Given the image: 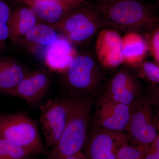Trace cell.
I'll use <instances>...</instances> for the list:
<instances>
[{
    "label": "cell",
    "mask_w": 159,
    "mask_h": 159,
    "mask_svg": "<svg viewBox=\"0 0 159 159\" xmlns=\"http://www.w3.org/2000/svg\"><path fill=\"white\" fill-rule=\"evenodd\" d=\"M93 5L102 15L106 28L144 34L159 25V15L139 0H116Z\"/></svg>",
    "instance_id": "6da1fadb"
},
{
    "label": "cell",
    "mask_w": 159,
    "mask_h": 159,
    "mask_svg": "<svg viewBox=\"0 0 159 159\" xmlns=\"http://www.w3.org/2000/svg\"><path fill=\"white\" fill-rule=\"evenodd\" d=\"M93 109V97L73 98L65 128L57 144L50 150L48 159H61L82 151L86 141Z\"/></svg>",
    "instance_id": "7a4b0ae2"
},
{
    "label": "cell",
    "mask_w": 159,
    "mask_h": 159,
    "mask_svg": "<svg viewBox=\"0 0 159 159\" xmlns=\"http://www.w3.org/2000/svg\"><path fill=\"white\" fill-rule=\"evenodd\" d=\"M102 69L93 54L78 53L61 74L64 89L72 98L93 97L102 84Z\"/></svg>",
    "instance_id": "3957f363"
},
{
    "label": "cell",
    "mask_w": 159,
    "mask_h": 159,
    "mask_svg": "<svg viewBox=\"0 0 159 159\" xmlns=\"http://www.w3.org/2000/svg\"><path fill=\"white\" fill-rule=\"evenodd\" d=\"M150 93H142L132 105V111L126 134L128 143L134 146L150 147L158 134L157 124L159 118L157 106L159 100L152 88Z\"/></svg>",
    "instance_id": "277c9868"
},
{
    "label": "cell",
    "mask_w": 159,
    "mask_h": 159,
    "mask_svg": "<svg viewBox=\"0 0 159 159\" xmlns=\"http://www.w3.org/2000/svg\"><path fill=\"white\" fill-rule=\"evenodd\" d=\"M0 137L27 149L33 155L47 154L37 122L25 111L0 114Z\"/></svg>",
    "instance_id": "5b68a950"
},
{
    "label": "cell",
    "mask_w": 159,
    "mask_h": 159,
    "mask_svg": "<svg viewBox=\"0 0 159 159\" xmlns=\"http://www.w3.org/2000/svg\"><path fill=\"white\" fill-rule=\"evenodd\" d=\"M53 28L74 45L87 42L106 28L102 15L90 2L74 9Z\"/></svg>",
    "instance_id": "8992f818"
},
{
    "label": "cell",
    "mask_w": 159,
    "mask_h": 159,
    "mask_svg": "<svg viewBox=\"0 0 159 159\" xmlns=\"http://www.w3.org/2000/svg\"><path fill=\"white\" fill-rule=\"evenodd\" d=\"M73 98L50 99L39 106V125L46 146L51 150L57 144L70 113Z\"/></svg>",
    "instance_id": "52a82bcc"
},
{
    "label": "cell",
    "mask_w": 159,
    "mask_h": 159,
    "mask_svg": "<svg viewBox=\"0 0 159 159\" xmlns=\"http://www.w3.org/2000/svg\"><path fill=\"white\" fill-rule=\"evenodd\" d=\"M132 105L122 104L101 96L92 113L91 125L106 130L125 132L130 122Z\"/></svg>",
    "instance_id": "ba28073f"
},
{
    "label": "cell",
    "mask_w": 159,
    "mask_h": 159,
    "mask_svg": "<svg viewBox=\"0 0 159 159\" xmlns=\"http://www.w3.org/2000/svg\"><path fill=\"white\" fill-rule=\"evenodd\" d=\"M128 142L126 134L92 126L82 151L86 159H118V151Z\"/></svg>",
    "instance_id": "9c48e42d"
},
{
    "label": "cell",
    "mask_w": 159,
    "mask_h": 159,
    "mask_svg": "<svg viewBox=\"0 0 159 159\" xmlns=\"http://www.w3.org/2000/svg\"><path fill=\"white\" fill-rule=\"evenodd\" d=\"M134 70L128 67L117 71L105 84L101 96L127 105H132L139 97L142 88Z\"/></svg>",
    "instance_id": "30bf717a"
},
{
    "label": "cell",
    "mask_w": 159,
    "mask_h": 159,
    "mask_svg": "<svg viewBox=\"0 0 159 159\" xmlns=\"http://www.w3.org/2000/svg\"><path fill=\"white\" fill-rule=\"evenodd\" d=\"M122 37L115 29L105 28L96 36L95 56L103 69L114 70L123 64Z\"/></svg>",
    "instance_id": "8fae6325"
},
{
    "label": "cell",
    "mask_w": 159,
    "mask_h": 159,
    "mask_svg": "<svg viewBox=\"0 0 159 159\" xmlns=\"http://www.w3.org/2000/svg\"><path fill=\"white\" fill-rule=\"evenodd\" d=\"M51 82V74L49 70L40 69L30 71L11 96L18 97L29 104H35L45 96Z\"/></svg>",
    "instance_id": "7c38bea8"
},
{
    "label": "cell",
    "mask_w": 159,
    "mask_h": 159,
    "mask_svg": "<svg viewBox=\"0 0 159 159\" xmlns=\"http://www.w3.org/2000/svg\"><path fill=\"white\" fill-rule=\"evenodd\" d=\"M74 45L63 36L47 48L44 59L49 70L63 73L78 54Z\"/></svg>",
    "instance_id": "4fadbf2b"
},
{
    "label": "cell",
    "mask_w": 159,
    "mask_h": 159,
    "mask_svg": "<svg viewBox=\"0 0 159 159\" xmlns=\"http://www.w3.org/2000/svg\"><path fill=\"white\" fill-rule=\"evenodd\" d=\"M39 22L30 7L21 5L10 15L9 39L14 43L20 44L26 34Z\"/></svg>",
    "instance_id": "5bb4252c"
},
{
    "label": "cell",
    "mask_w": 159,
    "mask_h": 159,
    "mask_svg": "<svg viewBox=\"0 0 159 159\" xmlns=\"http://www.w3.org/2000/svg\"><path fill=\"white\" fill-rule=\"evenodd\" d=\"M122 41L123 64L135 68L145 60L149 51L144 35L133 31L126 32Z\"/></svg>",
    "instance_id": "9a60e30c"
},
{
    "label": "cell",
    "mask_w": 159,
    "mask_h": 159,
    "mask_svg": "<svg viewBox=\"0 0 159 159\" xmlns=\"http://www.w3.org/2000/svg\"><path fill=\"white\" fill-rule=\"evenodd\" d=\"M26 6L31 8L40 22L52 27L77 9L69 5L51 1H41Z\"/></svg>",
    "instance_id": "2e32d148"
},
{
    "label": "cell",
    "mask_w": 159,
    "mask_h": 159,
    "mask_svg": "<svg viewBox=\"0 0 159 159\" xmlns=\"http://www.w3.org/2000/svg\"><path fill=\"white\" fill-rule=\"evenodd\" d=\"M29 70L10 58H0V91L11 95Z\"/></svg>",
    "instance_id": "e0dca14e"
},
{
    "label": "cell",
    "mask_w": 159,
    "mask_h": 159,
    "mask_svg": "<svg viewBox=\"0 0 159 159\" xmlns=\"http://www.w3.org/2000/svg\"><path fill=\"white\" fill-rule=\"evenodd\" d=\"M59 37L53 27L39 22L26 34L20 44L28 51L33 53L40 48H47Z\"/></svg>",
    "instance_id": "ac0fdd59"
},
{
    "label": "cell",
    "mask_w": 159,
    "mask_h": 159,
    "mask_svg": "<svg viewBox=\"0 0 159 159\" xmlns=\"http://www.w3.org/2000/svg\"><path fill=\"white\" fill-rule=\"evenodd\" d=\"M32 156L27 149L0 137V159H26Z\"/></svg>",
    "instance_id": "d6986e66"
},
{
    "label": "cell",
    "mask_w": 159,
    "mask_h": 159,
    "mask_svg": "<svg viewBox=\"0 0 159 159\" xmlns=\"http://www.w3.org/2000/svg\"><path fill=\"white\" fill-rule=\"evenodd\" d=\"M135 68L139 77L151 83L152 85H159L158 64L145 60Z\"/></svg>",
    "instance_id": "ffe728a7"
},
{
    "label": "cell",
    "mask_w": 159,
    "mask_h": 159,
    "mask_svg": "<svg viewBox=\"0 0 159 159\" xmlns=\"http://www.w3.org/2000/svg\"><path fill=\"white\" fill-rule=\"evenodd\" d=\"M11 11L5 0H0V50L6 47L9 39V21Z\"/></svg>",
    "instance_id": "44dd1931"
},
{
    "label": "cell",
    "mask_w": 159,
    "mask_h": 159,
    "mask_svg": "<svg viewBox=\"0 0 159 159\" xmlns=\"http://www.w3.org/2000/svg\"><path fill=\"white\" fill-rule=\"evenodd\" d=\"M149 147L134 146L127 142L118 151V159H144Z\"/></svg>",
    "instance_id": "7402d4cb"
},
{
    "label": "cell",
    "mask_w": 159,
    "mask_h": 159,
    "mask_svg": "<svg viewBox=\"0 0 159 159\" xmlns=\"http://www.w3.org/2000/svg\"><path fill=\"white\" fill-rule=\"evenodd\" d=\"M144 36L148 44V51L159 64V25L144 33Z\"/></svg>",
    "instance_id": "603a6c76"
},
{
    "label": "cell",
    "mask_w": 159,
    "mask_h": 159,
    "mask_svg": "<svg viewBox=\"0 0 159 159\" xmlns=\"http://www.w3.org/2000/svg\"><path fill=\"white\" fill-rule=\"evenodd\" d=\"M41 1H51V2L62 3V4L72 6L74 8H79L82 5L87 4L89 2L86 0H23V2L21 3V5L29 6L33 3L41 2Z\"/></svg>",
    "instance_id": "cb8c5ba5"
},
{
    "label": "cell",
    "mask_w": 159,
    "mask_h": 159,
    "mask_svg": "<svg viewBox=\"0 0 159 159\" xmlns=\"http://www.w3.org/2000/svg\"><path fill=\"white\" fill-rule=\"evenodd\" d=\"M149 149L159 155V134L153 143L150 145Z\"/></svg>",
    "instance_id": "d4e9b609"
},
{
    "label": "cell",
    "mask_w": 159,
    "mask_h": 159,
    "mask_svg": "<svg viewBox=\"0 0 159 159\" xmlns=\"http://www.w3.org/2000/svg\"><path fill=\"white\" fill-rule=\"evenodd\" d=\"M61 159H86L82 151L78 153L75 154L70 156L66 157Z\"/></svg>",
    "instance_id": "484cf974"
},
{
    "label": "cell",
    "mask_w": 159,
    "mask_h": 159,
    "mask_svg": "<svg viewBox=\"0 0 159 159\" xmlns=\"http://www.w3.org/2000/svg\"><path fill=\"white\" fill-rule=\"evenodd\" d=\"M144 159H159V155L149 149Z\"/></svg>",
    "instance_id": "4316f807"
},
{
    "label": "cell",
    "mask_w": 159,
    "mask_h": 159,
    "mask_svg": "<svg viewBox=\"0 0 159 159\" xmlns=\"http://www.w3.org/2000/svg\"><path fill=\"white\" fill-rule=\"evenodd\" d=\"M98 2L96 4H102L104 3L109 2H111V1H116V0H97Z\"/></svg>",
    "instance_id": "83f0119b"
},
{
    "label": "cell",
    "mask_w": 159,
    "mask_h": 159,
    "mask_svg": "<svg viewBox=\"0 0 159 159\" xmlns=\"http://www.w3.org/2000/svg\"><path fill=\"white\" fill-rule=\"evenodd\" d=\"M153 85L154 89L159 99V85Z\"/></svg>",
    "instance_id": "f1b7e54d"
},
{
    "label": "cell",
    "mask_w": 159,
    "mask_h": 159,
    "mask_svg": "<svg viewBox=\"0 0 159 159\" xmlns=\"http://www.w3.org/2000/svg\"><path fill=\"white\" fill-rule=\"evenodd\" d=\"M157 128L158 132L159 134V118L158 120L157 124Z\"/></svg>",
    "instance_id": "f546056e"
},
{
    "label": "cell",
    "mask_w": 159,
    "mask_h": 159,
    "mask_svg": "<svg viewBox=\"0 0 159 159\" xmlns=\"http://www.w3.org/2000/svg\"><path fill=\"white\" fill-rule=\"evenodd\" d=\"M13 1H16V2H17L20 3V4H21V3H22V2H23V0H13Z\"/></svg>",
    "instance_id": "4dcf8cb0"
},
{
    "label": "cell",
    "mask_w": 159,
    "mask_h": 159,
    "mask_svg": "<svg viewBox=\"0 0 159 159\" xmlns=\"http://www.w3.org/2000/svg\"><path fill=\"white\" fill-rule=\"evenodd\" d=\"M33 156H32L29 157V158H28L26 159H35V158H34V157H33Z\"/></svg>",
    "instance_id": "1f68e13d"
},
{
    "label": "cell",
    "mask_w": 159,
    "mask_h": 159,
    "mask_svg": "<svg viewBox=\"0 0 159 159\" xmlns=\"http://www.w3.org/2000/svg\"><path fill=\"white\" fill-rule=\"evenodd\" d=\"M157 5L158 8L159 9V0H157Z\"/></svg>",
    "instance_id": "d6a6232c"
}]
</instances>
